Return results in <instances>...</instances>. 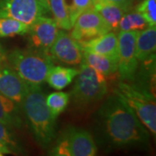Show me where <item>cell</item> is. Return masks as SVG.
Segmentation results:
<instances>
[{
    "instance_id": "1",
    "label": "cell",
    "mask_w": 156,
    "mask_h": 156,
    "mask_svg": "<svg viewBox=\"0 0 156 156\" xmlns=\"http://www.w3.org/2000/svg\"><path fill=\"white\" fill-rule=\"evenodd\" d=\"M105 133L114 144L128 146L146 143L149 134L134 112L118 95L110 96L101 108Z\"/></svg>"
},
{
    "instance_id": "2",
    "label": "cell",
    "mask_w": 156,
    "mask_h": 156,
    "mask_svg": "<svg viewBox=\"0 0 156 156\" xmlns=\"http://www.w3.org/2000/svg\"><path fill=\"white\" fill-rule=\"evenodd\" d=\"M21 108L34 139L41 147H48L55 137L56 118L47 106L40 85H29Z\"/></svg>"
},
{
    "instance_id": "3",
    "label": "cell",
    "mask_w": 156,
    "mask_h": 156,
    "mask_svg": "<svg viewBox=\"0 0 156 156\" xmlns=\"http://www.w3.org/2000/svg\"><path fill=\"white\" fill-rule=\"evenodd\" d=\"M7 62L29 85H41L54 65L50 54L37 50L15 49L7 54Z\"/></svg>"
},
{
    "instance_id": "4",
    "label": "cell",
    "mask_w": 156,
    "mask_h": 156,
    "mask_svg": "<svg viewBox=\"0 0 156 156\" xmlns=\"http://www.w3.org/2000/svg\"><path fill=\"white\" fill-rule=\"evenodd\" d=\"M114 93L118 95L139 118L141 123L156 134V104L149 90L134 84L118 83Z\"/></svg>"
},
{
    "instance_id": "5",
    "label": "cell",
    "mask_w": 156,
    "mask_h": 156,
    "mask_svg": "<svg viewBox=\"0 0 156 156\" xmlns=\"http://www.w3.org/2000/svg\"><path fill=\"white\" fill-rule=\"evenodd\" d=\"M70 96L77 105H88L101 100L108 93L107 77L89 66L81 64Z\"/></svg>"
},
{
    "instance_id": "6",
    "label": "cell",
    "mask_w": 156,
    "mask_h": 156,
    "mask_svg": "<svg viewBox=\"0 0 156 156\" xmlns=\"http://www.w3.org/2000/svg\"><path fill=\"white\" fill-rule=\"evenodd\" d=\"M97 147L88 131L77 128L64 130L56 140L51 154L56 156H94Z\"/></svg>"
},
{
    "instance_id": "7",
    "label": "cell",
    "mask_w": 156,
    "mask_h": 156,
    "mask_svg": "<svg viewBox=\"0 0 156 156\" xmlns=\"http://www.w3.org/2000/svg\"><path fill=\"white\" fill-rule=\"evenodd\" d=\"M45 0H0V17H9L31 24L50 12Z\"/></svg>"
},
{
    "instance_id": "8",
    "label": "cell",
    "mask_w": 156,
    "mask_h": 156,
    "mask_svg": "<svg viewBox=\"0 0 156 156\" xmlns=\"http://www.w3.org/2000/svg\"><path fill=\"white\" fill-rule=\"evenodd\" d=\"M71 30L70 36L81 44L111 30L108 23L93 6L78 16Z\"/></svg>"
},
{
    "instance_id": "9",
    "label": "cell",
    "mask_w": 156,
    "mask_h": 156,
    "mask_svg": "<svg viewBox=\"0 0 156 156\" xmlns=\"http://www.w3.org/2000/svg\"><path fill=\"white\" fill-rule=\"evenodd\" d=\"M139 30L120 31L118 35V71L123 80L131 81L138 69L135 44Z\"/></svg>"
},
{
    "instance_id": "10",
    "label": "cell",
    "mask_w": 156,
    "mask_h": 156,
    "mask_svg": "<svg viewBox=\"0 0 156 156\" xmlns=\"http://www.w3.org/2000/svg\"><path fill=\"white\" fill-rule=\"evenodd\" d=\"M59 28L53 18L40 17L29 26L27 32L29 49L50 54Z\"/></svg>"
},
{
    "instance_id": "11",
    "label": "cell",
    "mask_w": 156,
    "mask_h": 156,
    "mask_svg": "<svg viewBox=\"0 0 156 156\" xmlns=\"http://www.w3.org/2000/svg\"><path fill=\"white\" fill-rule=\"evenodd\" d=\"M53 60L69 65H77L83 62V49L80 43L70 34L59 30L56 38L50 50Z\"/></svg>"
},
{
    "instance_id": "12",
    "label": "cell",
    "mask_w": 156,
    "mask_h": 156,
    "mask_svg": "<svg viewBox=\"0 0 156 156\" xmlns=\"http://www.w3.org/2000/svg\"><path fill=\"white\" fill-rule=\"evenodd\" d=\"M27 84L6 61L0 63V93L22 107L28 90Z\"/></svg>"
},
{
    "instance_id": "13",
    "label": "cell",
    "mask_w": 156,
    "mask_h": 156,
    "mask_svg": "<svg viewBox=\"0 0 156 156\" xmlns=\"http://www.w3.org/2000/svg\"><path fill=\"white\" fill-rule=\"evenodd\" d=\"M83 49L110 57L118 62V37L115 31H108L82 44Z\"/></svg>"
},
{
    "instance_id": "14",
    "label": "cell",
    "mask_w": 156,
    "mask_h": 156,
    "mask_svg": "<svg viewBox=\"0 0 156 156\" xmlns=\"http://www.w3.org/2000/svg\"><path fill=\"white\" fill-rule=\"evenodd\" d=\"M156 28L148 26L138 32L135 44V56L138 62H146L155 57Z\"/></svg>"
},
{
    "instance_id": "15",
    "label": "cell",
    "mask_w": 156,
    "mask_h": 156,
    "mask_svg": "<svg viewBox=\"0 0 156 156\" xmlns=\"http://www.w3.org/2000/svg\"><path fill=\"white\" fill-rule=\"evenodd\" d=\"M0 122L9 128H21V108L10 98L0 93Z\"/></svg>"
},
{
    "instance_id": "16",
    "label": "cell",
    "mask_w": 156,
    "mask_h": 156,
    "mask_svg": "<svg viewBox=\"0 0 156 156\" xmlns=\"http://www.w3.org/2000/svg\"><path fill=\"white\" fill-rule=\"evenodd\" d=\"M83 58L86 64L102 74L106 77L110 76L118 70V62L110 57L83 50Z\"/></svg>"
},
{
    "instance_id": "17",
    "label": "cell",
    "mask_w": 156,
    "mask_h": 156,
    "mask_svg": "<svg viewBox=\"0 0 156 156\" xmlns=\"http://www.w3.org/2000/svg\"><path fill=\"white\" fill-rule=\"evenodd\" d=\"M79 73V69L62 66H52L47 75L46 82L51 88L61 90L72 83Z\"/></svg>"
},
{
    "instance_id": "18",
    "label": "cell",
    "mask_w": 156,
    "mask_h": 156,
    "mask_svg": "<svg viewBox=\"0 0 156 156\" xmlns=\"http://www.w3.org/2000/svg\"><path fill=\"white\" fill-rule=\"evenodd\" d=\"M93 7L108 23L111 30L115 32L118 31L120 20L126 13V11L123 8L116 5L105 2H95L93 3Z\"/></svg>"
},
{
    "instance_id": "19",
    "label": "cell",
    "mask_w": 156,
    "mask_h": 156,
    "mask_svg": "<svg viewBox=\"0 0 156 156\" xmlns=\"http://www.w3.org/2000/svg\"><path fill=\"white\" fill-rule=\"evenodd\" d=\"M49 6L58 28L65 30H71L73 24L70 20L69 0H50Z\"/></svg>"
},
{
    "instance_id": "20",
    "label": "cell",
    "mask_w": 156,
    "mask_h": 156,
    "mask_svg": "<svg viewBox=\"0 0 156 156\" xmlns=\"http://www.w3.org/2000/svg\"><path fill=\"white\" fill-rule=\"evenodd\" d=\"M28 24L9 17H0V38L26 35Z\"/></svg>"
},
{
    "instance_id": "21",
    "label": "cell",
    "mask_w": 156,
    "mask_h": 156,
    "mask_svg": "<svg viewBox=\"0 0 156 156\" xmlns=\"http://www.w3.org/2000/svg\"><path fill=\"white\" fill-rule=\"evenodd\" d=\"M148 24L145 19L137 11H128L123 15L118 26L120 31L128 30H142L147 28Z\"/></svg>"
},
{
    "instance_id": "22",
    "label": "cell",
    "mask_w": 156,
    "mask_h": 156,
    "mask_svg": "<svg viewBox=\"0 0 156 156\" xmlns=\"http://www.w3.org/2000/svg\"><path fill=\"white\" fill-rule=\"evenodd\" d=\"M70 94L68 92H53L46 96V103L49 107L52 115L56 119L61 113L65 110L69 105Z\"/></svg>"
},
{
    "instance_id": "23",
    "label": "cell",
    "mask_w": 156,
    "mask_h": 156,
    "mask_svg": "<svg viewBox=\"0 0 156 156\" xmlns=\"http://www.w3.org/2000/svg\"><path fill=\"white\" fill-rule=\"evenodd\" d=\"M0 144L7 147L11 154L22 153V147L11 131V128L2 122H0Z\"/></svg>"
},
{
    "instance_id": "24",
    "label": "cell",
    "mask_w": 156,
    "mask_h": 156,
    "mask_svg": "<svg viewBox=\"0 0 156 156\" xmlns=\"http://www.w3.org/2000/svg\"><path fill=\"white\" fill-rule=\"evenodd\" d=\"M135 11L140 13L147 23L148 26L156 24V0H143L135 7Z\"/></svg>"
},
{
    "instance_id": "25",
    "label": "cell",
    "mask_w": 156,
    "mask_h": 156,
    "mask_svg": "<svg viewBox=\"0 0 156 156\" xmlns=\"http://www.w3.org/2000/svg\"><path fill=\"white\" fill-rule=\"evenodd\" d=\"M70 10V20L74 25L77 17L83 12L93 6V0H69Z\"/></svg>"
},
{
    "instance_id": "26",
    "label": "cell",
    "mask_w": 156,
    "mask_h": 156,
    "mask_svg": "<svg viewBox=\"0 0 156 156\" xmlns=\"http://www.w3.org/2000/svg\"><path fill=\"white\" fill-rule=\"evenodd\" d=\"M95 2H105V3L114 4L121 6L126 11V12L131 11L133 7V0H93V3Z\"/></svg>"
},
{
    "instance_id": "27",
    "label": "cell",
    "mask_w": 156,
    "mask_h": 156,
    "mask_svg": "<svg viewBox=\"0 0 156 156\" xmlns=\"http://www.w3.org/2000/svg\"><path fill=\"white\" fill-rule=\"evenodd\" d=\"M7 61V52L5 48L0 44V63Z\"/></svg>"
},
{
    "instance_id": "28",
    "label": "cell",
    "mask_w": 156,
    "mask_h": 156,
    "mask_svg": "<svg viewBox=\"0 0 156 156\" xmlns=\"http://www.w3.org/2000/svg\"><path fill=\"white\" fill-rule=\"evenodd\" d=\"M5 154H11V153L7 147H5V146H3L2 144H0V156L4 155Z\"/></svg>"
},
{
    "instance_id": "29",
    "label": "cell",
    "mask_w": 156,
    "mask_h": 156,
    "mask_svg": "<svg viewBox=\"0 0 156 156\" xmlns=\"http://www.w3.org/2000/svg\"><path fill=\"white\" fill-rule=\"evenodd\" d=\"M45 1H46V2H47L48 4H49V1H50V0H45Z\"/></svg>"
}]
</instances>
